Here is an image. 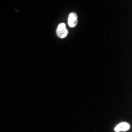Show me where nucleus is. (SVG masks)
Returning <instances> with one entry per match:
<instances>
[{"label":"nucleus","instance_id":"1","mask_svg":"<svg viewBox=\"0 0 132 132\" xmlns=\"http://www.w3.org/2000/svg\"><path fill=\"white\" fill-rule=\"evenodd\" d=\"M57 36L60 38H65L68 35V31L66 28V25L64 23H60L59 25L57 30H56Z\"/></svg>","mask_w":132,"mask_h":132},{"label":"nucleus","instance_id":"2","mask_svg":"<svg viewBox=\"0 0 132 132\" xmlns=\"http://www.w3.org/2000/svg\"><path fill=\"white\" fill-rule=\"evenodd\" d=\"M78 23V16L75 13H70L68 17V25L70 27L74 28L77 26Z\"/></svg>","mask_w":132,"mask_h":132},{"label":"nucleus","instance_id":"3","mask_svg":"<svg viewBox=\"0 0 132 132\" xmlns=\"http://www.w3.org/2000/svg\"><path fill=\"white\" fill-rule=\"evenodd\" d=\"M130 129V124L126 123V122H123L119 123L116 127H115V131L116 132H120V131H127Z\"/></svg>","mask_w":132,"mask_h":132}]
</instances>
